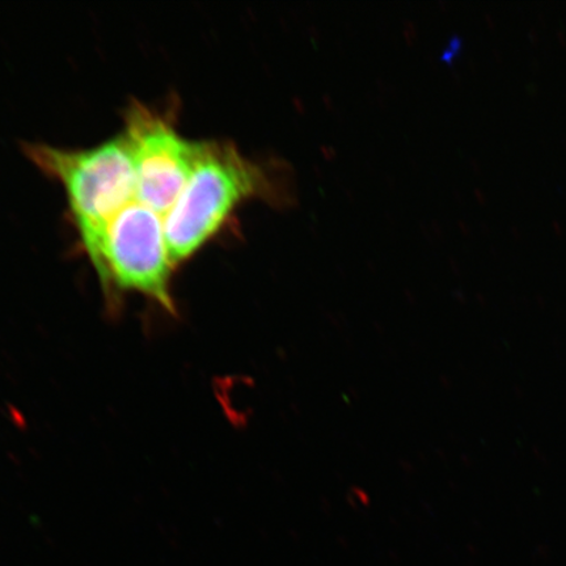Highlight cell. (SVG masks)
I'll return each instance as SVG.
<instances>
[{
    "label": "cell",
    "mask_w": 566,
    "mask_h": 566,
    "mask_svg": "<svg viewBox=\"0 0 566 566\" xmlns=\"http://www.w3.org/2000/svg\"><path fill=\"white\" fill-rule=\"evenodd\" d=\"M279 168L243 157L231 142L200 140L192 174L165 217L169 259L176 269L214 238L240 203L285 202Z\"/></svg>",
    "instance_id": "cell-1"
},
{
    "label": "cell",
    "mask_w": 566,
    "mask_h": 566,
    "mask_svg": "<svg viewBox=\"0 0 566 566\" xmlns=\"http://www.w3.org/2000/svg\"><path fill=\"white\" fill-rule=\"evenodd\" d=\"M24 151L66 190L83 250L94 265L113 218L136 200V177L124 134L80 150L27 144Z\"/></svg>",
    "instance_id": "cell-2"
},
{
    "label": "cell",
    "mask_w": 566,
    "mask_h": 566,
    "mask_svg": "<svg viewBox=\"0 0 566 566\" xmlns=\"http://www.w3.org/2000/svg\"><path fill=\"white\" fill-rule=\"evenodd\" d=\"M94 268L108 298L136 292L176 315L165 219L145 205L134 200L113 218Z\"/></svg>",
    "instance_id": "cell-3"
},
{
    "label": "cell",
    "mask_w": 566,
    "mask_h": 566,
    "mask_svg": "<svg viewBox=\"0 0 566 566\" xmlns=\"http://www.w3.org/2000/svg\"><path fill=\"white\" fill-rule=\"evenodd\" d=\"M124 137L136 177V200L165 219L195 167L200 140L180 136L168 113L133 101Z\"/></svg>",
    "instance_id": "cell-4"
}]
</instances>
